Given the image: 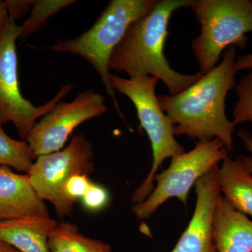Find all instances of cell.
I'll return each mask as SVG.
<instances>
[{"label":"cell","instance_id":"8fae6325","mask_svg":"<svg viewBox=\"0 0 252 252\" xmlns=\"http://www.w3.org/2000/svg\"><path fill=\"white\" fill-rule=\"evenodd\" d=\"M217 252H252V220L220 195L212 220Z\"/></svg>","mask_w":252,"mask_h":252},{"label":"cell","instance_id":"d6986e66","mask_svg":"<svg viewBox=\"0 0 252 252\" xmlns=\"http://www.w3.org/2000/svg\"><path fill=\"white\" fill-rule=\"evenodd\" d=\"M83 207L90 212H98L107 206L109 195L107 189L97 184L91 185L84 196L80 199Z\"/></svg>","mask_w":252,"mask_h":252},{"label":"cell","instance_id":"6da1fadb","mask_svg":"<svg viewBox=\"0 0 252 252\" xmlns=\"http://www.w3.org/2000/svg\"><path fill=\"white\" fill-rule=\"evenodd\" d=\"M236 49L230 46L218 65L175 95L159 94L160 107L174 126L175 136L198 142L220 139L228 152L233 149L235 124L227 117L225 100L236 86Z\"/></svg>","mask_w":252,"mask_h":252},{"label":"cell","instance_id":"d4e9b609","mask_svg":"<svg viewBox=\"0 0 252 252\" xmlns=\"http://www.w3.org/2000/svg\"><path fill=\"white\" fill-rule=\"evenodd\" d=\"M0 252H20L11 245L0 240Z\"/></svg>","mask_w":252,"mask_h":252},{"label":"cell","instance_id":"ac0fdd59","mask_svg":"<svg viewBox=\"0 0 252 252\" xmlns=\"http://www.w3.org/2000/svg\"><path fill=\"white\" fill-rule=\"evenodd\" d=\"M235 88L238 100L233 109V122L235 126L252 124V69L240 79Z\"/></svg>","mask_w":252,"mask_h":252},{"label":"cell","instance_id":"cb8c5ba5","mask_svg":"<svg viewBox=\"0 0 252 252\" xmlns=\"http://www.w3.org/2000/svg\"><path fill=\"white\" fill-rule=\"evenodd\" d=\"M9 18V14H8L7 11H6L4 1L0 0V30L6 25Z\"/></svg>","mask_w":252,"mask_h":252},{"label":"cell","instance_id":"277c9868","mask_svg":"<svg viewBox=\"0 0 252 252\" xmlns=\"http://www.w3.org/2000/svg\"><path fill=\"white\" fill-rule=\"evenodd\" d=\"M189 7L201 26L200 34L191 45L199 72L205 74L216 67L227 48L245 49L246 34L252 32V1L192 0Z\"/></svg>","mask_w":252,"mask_h":252},{"label":"cell","instance_id":"4fadbf2b","mask_svg":"<svg viewBox=\"0 0 252 252\" xmlns=\"http://www.w3.org/2000/svg\"><path fill=\"white\" fill-rule=\"evenodd\" d=\"M57 225L49 212L0 220V240L20 252H50L48 239Z\"/></svg>","mask_w":252,"mask_h":252},{"label":"cell","instance_id":"9c48e42d","mask_svg":"<svg viewBox=\"0 0 252 252\" xmlns=\"http://www.w3.org/2000/svg\"><path fill=\"white\" fill-rule=\"evenodd\" d=\"M107 112L102 94L92 90L80 93L70 102L60 101L52 110L36 122L26 137L34 158L61 150L83 123Z\"/></svg>","mask_w":252,"mask_h":252},{"label":"cell","instance_id":"44dd1931","mask_svg":"<svg viewBox=\"0 0 252 252\" xmlns=\"http://www.w3.org/2000/svg\"><path fill=\"white\" fill-rule=\"evenodd\" d=\"M4 4L9 18L16 21L32 9L34 0H5Z\"/></svg>","mask_w":252,"mask_h":252},{"label":"cell","instance_id":"7402d4cb","mask_svg":"<svg viewBox=\"0 0 252 252\" xmlns=\"http://www.w3.org/2000/svg\"><path fill=\"white\" fill-rule=\"evenodd\" d=\"M236 135L242 141L244 147L248 149L250 154V156L240 155L237 160L241 162L244 167L252 174V135L245 130L238 131Z\"/></svg>","mask_w":252,"mask_h":252},{"label":"cell","instance_id":"e0dca14e","mask_svg":"<svg viewBox=\"0 0 252 252\" xmlns=\"http://www.w3.org/2000/svg\"><path fill=\"white\" fill-rule=\"evenodd\" d=\"M76 2V0H34L31 14L19 26L18 39H26L34 34L45 26L50 18Z\"/></svg>","mask_w":252,"mask_h":252},{"label":"cell","instance_id":"3957f363","mask_svg":"<svg viewBox=\"0 0 252 252\" xmlns=\"http://www.w3.org/2000/svg\"><path fill=\"white\" fill-rule=\"evenodd\" d=\"M157 0H112L95 23L80 36L57 41L48 49L80 56L98 73L116 110L124 119L111 85L109 61L132 23L152 10Z\"/></svg>","mask_w":252,"mask_h":252},{"label":"cell","instance_id":"5b68a950","mask_svg":"<svg viewBox=\"0 0 252 252\" xmlns=\"http://www.w3.org/2000/svg\"><path fill=\"white\" fill-rule=\"evenodd\" d=\"M157 78L150 76L125 79L116 74L111 75V85L114 91L124 94L135 106L140 127L147 133L152 151L150 171L133 193L132 202H143L154 189V177L159 167L167 158L185 152L175 139L174 126L162 111L156 95Z\"/></svg>","mask_w":252,"mask_h":252},{"label":"cell","instance_id":"603a6c76","mask_svg":"<svg viewBox=\"0 0 252 252\" xmlns=\"http://www.w3.org/2000/svg\"><path fill=\"white\" fill-rule=\"evenodd\" d=\"M235 69L237 73L244 69H252V53L239 56L235 59Z\"/></svg>","mask_w":252,"mask_h":252},{"label":"cell","instance_id":"52a82bcc","mask_svg":"<svg viewBox=\"0 0 252 252\" xmlns=\"http://www.w3.org/2000/svg\"><path fill=\"white\" fill-rule=\"evenodd\" d=\"M18 34L19 26L11 18L0 30V124L12 123L18 135L26 140L37 119L52 110L72 91L74 85L66 84L54 98L39 107L25 98L18 82L16 51Z\"/></svg>","mask_w":252,"mask_h":252},{"label":"cell","instance_id":"ffe728a7","mask_svg":"<svg viewBox=\"0 0 252 252\" xmlns=\"http://www.w3.org/2000/svg\"><path fill=\"white\" fill-rule=\"evenodd\" d=\"M89 175L76 174L69 179L64 187L66 198L74 205L77 199H81L86 193L91 185Z\"/></svg>","mask_w":252,"mask_h":252},{"label":"cell","instance_id":"8992f818","mask_svg":"<svg viewBox=\"0 0 252 252\" xmlns=\"http://www.w3.org/2000/svg\"><path fill=\"white\" fill-rule=\"evenodd\" d=\"M228 151L220 139L197 142L189 152L174 156L171 163L157 174V187L143 202L135 204L132 211L140 220L149 218L167 200L176 198L187 205L189 190L197 181L228 157Z\"/></svg>","mask_w":252,"mask_h":252},{"label":"cell","instance_id":"9a60e30c","mask_svg":"<svg viewBox=\"0 0 252 252\" xmlns=\"http://www.w3.org/2000/svg\"><path fill=\"white\" fill-rule=\"evenodd\" d=\"M50 252H113L109 244L86 237L69 222L58 223L48 239Z\"/></svg>","mask_w":252,"mask_h":252},{"label":"cell","instance_id":"7a4b0ae2","mask_svg":"<svg viewBox=\"0 0 252 252\" xmlns=\"http://www.w3.org/2000/svg\"><path fill=\"white\" fill-rule=\"evenodd\" d=\"M192 0H160L143 17L132 23L113 51L109 69L125 72L130 78L150 76L166 86L170 95L182 91L203 74H183L172 69L165 53V40L172 14L189 7Z\"/></svg>","mask_w":252,"mask_h":252},{"label":"cell","instance_id":"7c38bea8","mask_svg":"<svg viewBox=\"0 0 252 252\" xmlns=\"http://www.w3.org/2000/svg\"><path fill=\"white\" fill-rule=\"evenodd\" d=\"M48 212L32 187L28 175L0 166V220Z\"/></svg>","mask_w":252,"mask_h":252},{"label":"cell","instance_id":"5bb4252c","mask_svg":"<svg viewBox=\"0 0 252 252\" xmlns=\"http://www.w3.org/2000/svg\"><path fill=\"white\" fill-rule=\"evenodd\" d=\"M220 193L235 210L252 218V174L239 160L225 158L217 172Z\"/></svg>","mask_w":252,"mask_h":252},{"label":"cell","instance_id":"2e32d148","mask_svg":"<svg viewBox=\"0 0 252 252\" xmlns=\"http://www.w3.org/2000/svg\"><path fill=\"white\" fill-rule=\"evenodd\" d=\"M34 159L32 151L26 141L11 138L0 124V166L13 167L27 174Z\"/></svg>","mask_w":252,"mask_h":252},{"label":"cell","instance_id":"ba28073f","mask_svg":"<svg viewBox=\"0 0 252 252\" xmlns=\"http://www.w3.org/2000/svg\"><path fill=\"white\" fill-rule=\"evenodd\" d=\"M93 157L91 142L85 136L75 135L65 148L36 158L26 174L38 196L54 205L60 219L69 215L74 207L64 195V185L76 174L93 173Z\"/></svg>","mask_w":252,"mask_h":252},{"label":"cell","instance_id":"30bf717a","mask_svg":"<svg viewBox=\"0 0 252 252\" xmlns=\"http://www.w3.org/2000/svg\"><path fill=\"white\" fill-rule=\"evenodd\" d=\"M219 165L195 184L196 203L193 217L171 252H217L212 237L214 211L221 193L219 186Z\"/></svg>","mask_w":252,"mask_h":252}]
</instances>
